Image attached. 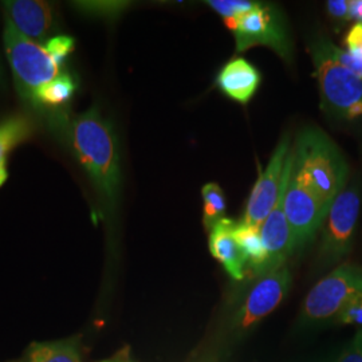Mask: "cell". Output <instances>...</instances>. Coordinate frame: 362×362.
<instances>
[{
  "label": "cell",
  "mask_w": 362,
  "mask_h": 362,
  "mask_svg": "<svg viewBox=\"0 0 362 362\" xmlns=\"http://www.w3.org/2000/svg\"><path fill=\"white\" fill-rule=\"evenodd\" d=\"M291 173L330 207L346 184L348 165L336 144L322 130L308 128L293 148Z\"/></svg>",
  "instance_id": "cell-2"
},
{
  "label": "cell",
  "mask_w": 362,
  "mask_h": 362,
  "mask_svg": "<svg viewBox=\"0 0 362 362\" xmlns=\"http://www.w3.org/2000/svg\"><path fill=\"white\" fill-rule=\"evenodd\" d=\"M345 45L348 52L362 57V23H356L346 34Z\"/></svg>",
  "instance_id": "cell-26"
},
{
  "label": "cell",
  "mask_w": 362,
  "mask_h": 362,
  "mask_svg": "<svg viewBox=\"0 0 362 362\" xmlns=\"http://www.w3.org/2000/svg\"><path fill=\"white\" fill-rule=\"evenodd\" d=\"M329 208L310 187L290 173L284 194V209L294 233L296 250L308 245L321 230Z\"/></svg>",
  "instance_id": "cell-9"
},
{
  "label": "cell",
  "mask_w": 362,
  "mask_h": 362,
  "mask_svg": "<svg viewBox=\"0 0 362 362\" xmlns=\"http://www.w3.org/2000/svg\"><path fill=\"white\" fill-rule=\"evenodd\" d=\"M98 362H134L129 360V358H122V357H116V358H109V360H104V361Z\"/></svg>",
  "instance_id": "cell-29"
},
{
  "label": "cell",
  "mask_w": 362,
  "mask_h": 362,
  "mask_svg": "<svg viewBox=\"0 0 362 362\" xmlns=\"http://www.w3.org/2000/svg\"><path fill=\"white\" fill-rule=\"evenodd\" d=\"M226 25L233 33L236 52H246L255 46H266L286 62H293V39L278 7L259 3L254 10L239 19L226 21Z\"/></svg>",
  "instance_id": "cell-5"
},
{
  "label": "cell",
  "mask_w": 362,
  "mask_h": 362,
  "mask_svg": "<svg viewBox=\"0 0 362 362\" xmlns=\"http://www.w3.org/2000/svg\"><path fill=\"white\" fill-rule=\"evenodd\" d=\"M76 89L77 83L74 78L64 71L59 77L55 78L40 89L34 112L38 116L46 118L52 113L65 110V106L73 98Z\"/></svg>",
  "instance_id": "cell-16"
},
{
  "label": "cell",
  "mask_w": 362,
  "mask_h": 362,
  "mask_svg": "<svg viewBox=\"0 0 362 362\" xmlns=\"http://www.w3.org/2000/svg\"><path fill=\"white\" fill-rule=\"evenodd\" d=\"M361 209V191L357 184L337 194L321 227L320 255L324 263H336L349 254Z\"/></svg>",
  "instance_id": "cell-7"
},
{
  "label": "cell",
  "mask_w": 362,
  "mask_h": 362,
  "mask_svg": "<svg viewBox=\"0 0 362 362\" xmlns=\"http://www.w3.org/2000/svg\"><path fill=\"white\" fill-rule=\"evenodd\" d=\"M291 284V275L286 266L262 275L251 286L233 317V326L248 330L275 310L285 299Z\"/></svg>",
  "instance_id": "cell-10"
},
{
  "label": "cell",
  "mask_w": 362,
  "mask_h": 362,
  "mask_svg": "<svg viewBox=\"0 0 362 362\" xmlns=\"http://www.w3.org/2000/svg\"><path fill=\"white\" fill-rule=\"evenodd\" d=\"M71 6L83 15L112 21L128 10L129 1H74Z\"/></svg>",
  "instance_id": "cell-20"
},
{
  "label": "cell",
  "mask_w": 362,
  "mask_h": 362,
  "mask_svg": "<svg viewBox=\"0 0 362 362\" xmlns=\"http://www.w3.org/2000/svg\"><path fill=\"white\" fill-rule=\"evenodd\" d=\"M293 168V148L288 134L281 139L264 170H260L243 214L242 223L259 227L272 212L290 179Z\"/></svg>",
  "instance_id": "cell-8"
},
{
  "label": "cell",
  "mask_w": 362,
  "mask_h": 362,
  "mask_svg": "<svg viewBox=\"0 0 362 362\" xmlns=\"http://www.w3.org/2000/svg\"><path fill=\"white\" fill-rule=\"evenodd\" d=\"M338 324L356 325L362 327V296L351 299L349 303L337 314Z\"/></svg>",
  "instance_id": "cell-24"
},
{
  "label": "cell",
  "mask_w": 362,
  "mask_h": 362,
  "mask_svg": "<svg viewBox=\"0 0 362 362\" xmlns=\"http://www.w3.org/2000/svg\"><path fill=\"white\" fill-rule=\"evenodd\" d=\"M236 224L238 221L230 218L220 220L209 231L208 246L227 274L235 281H242L246 275L247 258L235 235Z\"/></svg>",
  "instance_id": "cell-13"
},
{
  "label": "cell",
  "mask_w": 362,
  "mask_h": 362,
  "mask_svg": "<svg viewBox=\"0 0 362 362\" xmlns=\"http://www.w3.org/2000/svg\"><path fill=\"white\" fill-rule=\"evenodd\" d=\"M362 296V267L341 264L314 286L302 306V321L325 322L336 318L351 299Z\"/></svg>",
  "instance_id": "cell-6"
},
{
  "label": "cell",
  "mask_w": 362,
  "mask_h": 362,
  "mask_svg": "<svg viewBox=\"0 0 362 362\" xmlns=\"http://www.w3.org/2000/svg\"><path fill=\"white\" fill-rule=\"evenodd\" d=\"M336 362H362V330L350 341Z\"/></svg>",
  "instance_id": "cell-25"
},
{
  "label": "cell",
  "mask_w": 362,
  "mask_h": 362,
  "mask_svg": "<svg viewBox=\"0 0 362 362\" xmlns=\"http://www.w3.org/2000/svg\"><path fill=\"white\" fill-rule=\"evenodd\" d=\"M203 197V224L208 233L220 220L226 218L227 202L223 189L216 182H208L202 188Z\"/></svg>",
  "instance_id": "cell-19"
},
{
  "label": "cell",
  "mask_w": 362,
  "mask_h": 362,
  "mask_svg": "<svg viewBox=\"0 0 362 362\" xmlns=\"http://www.w3.org/2000/svg\"><path fill=\"white\" fill-rule=\"evenodd\" d=\"M326 8L334 19H349L350 1L348 0H329Z\"/></svg>",
  "instance_id": "cell-27"
},
{
  "label": "cell",
  "mask_w": 362,
  "mask_h": 362,
  "mask_svg": "<svg viewBox=\"0 0 362 362\" xmlns=\"http://www.w3.org/2000/svg\"><path fill=\"white\" fill-rule=\"evenodd\" d=\"M4 19L11 22L22 35L42 45L58 30L55 7L40 0H8L3 1Z\"/></svg>",
  "instance_id": "cell-11"
},
{
  "label": "cell",
  "mask_w": 362,
  "mask_h": 362,
  "mask_svg": "<svg viewBox=\"0 0 362 362\" xmlns=\"http://www.w3.org/2000/svg\"><path fill=\"white\" fill-rule=\"evenodd\" d=\"M3 82H4V73H3V66L0 62V85H3Z\"/></svg>",
  "instance_id": "cell-30"
},
{
  "label": "cell",
  "mask_w": 362,
  "mask_h": 362,
  "mask_svg": "<svg viewBox=\"0 0 362 362\" xmlns=\"http://www.w3.org/2000/svg\"><path fill=\"white\" fill-rule=\"evenodd\" d=\"M206 4L219 13L226 22L239 19L242 15L254 10L259 3L251 0H207Z\"/></svg>",
  "instance_id": "cell-21"
},
{
  "label": "cell",
  "mask_w": 362,
  "mask_h": 362,
  "mask_svg": "<svg viewBox=\"0 0 362 362\" xmlns=\"http://www.w3.org/2000/svg\"><path fill=\"white\" fill-rule=\"evenodd\" d=\"M33 133V122L26 116H13L0 124V170L6 168L7 155Z\"/></svg>",
  "instance_id": "cell-18"
},
{
  "label": "cell",
  "mask_w": 362,
  "mask_h": 362,
  "mask_svg": "<svg viewBox=\"0 0 362 362\" xmlns=\"http://www.w3.org/2000/svg\"><path fill=\"white\" fill-rule=\"evenodd\" d=\"M235 235L246 254L247 269H250L254 276H262L266 266V250L262 242L259 227L238 221Z\"/></svg>",
  "instance_id": "cell-17"
},
{
  "label": "cell",
  "mask_w": 362,
  "mask_h": 362,
  "mask_svg": "<svg viewBox=\"0 0 362 362\" xmlns=\"http://www.w3.org/2000/svg\"><path fill=\"white\" fill-rule=\"evenodd\" d=\"M349 19H356L357 23H362V0L350 1Z\"/></svg>",
  "instance_id": "cell-28"
},
{
  "label": "cell",
  "mask_w": 362,
  "mask_h": 362,
  "mask_svg": "<svg viewBox=\"0 0 362 362\" xmlns=\"http://www.w3.org/2000/svg\"><path fill=\"white\" fill-rule=\"evenodd\" d=\"M21 362H82L79 337L33 342Z\"/></svg>",
  "instance_id": "cell-15"
},
{
  "label": "cell",
  "mask_w": 362,
  "mask_h": 362,
  "mask_svg": "<svg viewBox=\"0 0 362 362\" xmlns=\"http://www.w3.org/2000/svg\"><path fill=\"white\" fill-rule=\"evenodd\" d=\"M262 76L258 69L245 58H233L216 76L219 90L238 104L246 105L258 90Z\"/></svg>",
  "instance_id": "cell-14"
},
{
  "label": "cell",
  "mask_w": 362,
  "mask_h": 362,
  "mask_svg": "<svg viewBox=\"0 0 362 362\" xmlns=\"http://www.w3.org/2000/svg\"><path fill=\"white\" fill-rule=\"evenodd\" d=\"M284 194L285 192L275 204L270 215L259 226L262 242L266 250V266L263 275L285 266L286 260L296 250L294 233L287 221L284 209Z\"/></svg>",
  "instance_id": "cell-12"
},
{
  "label": "cell",
  "mask_w": 362,
  "mask_h": 362,
  "mask_svg": "<svg viewBox=\"0 0 362 362\" xmlns=\"http://www.w3.org/2000/svg\"><path fill=\"white\" fill-rule=\"evenodd\" d=\"M46 124L77 157L98 194L104 211L112 214L121 189V167L113 125L101 115L98 106L82 115L71 116L67 110L45 118Z\"/></svg>",
  "instance_id": "cell-1"
},
{
  "label": "cell",
  "mask_w": 362,
  "mask_h": 362,
  "mask_svg": "<svg viewBox=\"0 0 362 362\" xmlns=\"http://www.w3.org/2000/svg\"><path fill=\"white\" fill-rule=\"evenodd\" d=\"M327 37H317L309 45L322 109L338 119L362 117V78L339 65L326 46Z\"/></svg>",
  "instance_id": "cell-3"
},
{
  "label": "cell",
  "mask_w": 362,
  "mask_h": 362,
  "mask_svg": "<svg viewBox=\"0 0 362 362\" xmlns=\"http://www.w3.org/2000/svg\"><path fill=\"white\" fill-rule=\"evenodd\" d=\"M4 50L13 70V83L21 100L35 110L40 89L59 77L65 69L59 67L42 45L22 35L4 19Z\"/></svg>",
  "instance_id": "cell-4"
},
{
  "label": "cell",
  "mask_w": 362,
  "mask_h": 362,
  "mask_svg": "<svg viewBox=\"0 0 362 362\" xmlns=\"http://www.w3.org/2000/svg\"><path fill=\"white\" fill-rule=\"evenodd\" d=\"M326 46H327V50L330 52V55L336 59L339 65L346 67L351 73L362 78L361 55H357V54H353L348 50H342V49L337 47L336 45L329 38L326 40Z\"/></svg>",
  "instance_id": "cell-23"
},
{
  "label": "cell",
  "mask_w": 362,
  "mask_h": 362,
  "mask_svg": "<svg viewBox=\"0 0 362 362\" xmlns=\"http://www.w3.org/2000/svg\"><path fill=\"white\" fill-rule=\"evenodd\" d=\"M45 50L52 58V61L64 69L67 57L74 52L76 39L69 35H55L45 43Z\"/></svg>",
  "instance_id": "cell-22"
}]
</instances>
